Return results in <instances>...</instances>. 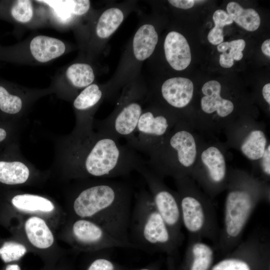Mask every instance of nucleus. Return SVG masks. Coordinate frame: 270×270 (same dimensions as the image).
<instances>
[{
	"instance_id": "a878e982",
	"label": "nucleus",
	"mask_w": 270,
	"mask_h": 270,
	"mask_svg": "<svg viewBox=\"0 0 270 270\" xmlns=\"http://www.w3.org/2000/svg\"><path fill=\"white\" fill-rule=\"evenodd\" d=\"M26 252V247L18 243L5 242L0 248V257L5 262L17 260Z\"/></svg>"
},
{
	"instance_id": "7ed1b4c3",
	"label": "nucleus",
	"mask_w": 270,
	"mask_h": 270,
	"mask_svg": "<svg viewBox=\"0 0 270 270\" xmlns=\"http://www.w3.org/2000/svg\"><path fill=\"white\" fill-rule=\"evenodd\" d=\"M202 133L186 120H180L148 154L146 165L162 178L190 176L196 164Z\"/></svg>"
},
{
	"instance_id": "4be33fe9",
	"label": "nucleus",
	"mask_w": 270,
	"mask_h": 270,
	"mask_svg": "<svg viewBox=\"0 0 270 270\" xmlns=\"http://www.w3.org/2000/svg\"><path fill=\"white\" fill-rule=\"evenodd\" d=\"M66 76L74 86L80 88L90 86L94 79L92 68L84 63L70 66L66 70Z\"/></svg>"
},
{
	"instance_id": "f257e3e1",
	"label": "nucleus",
	"mask_w": 270,
	"mask_h": 270,
	"mask_svg": "<svg viewBox=\"0 0 270 270\" xmlns=\"http://www.w3.org/2000/svg\"><path fill=\"white\" fill-rule=\"evenodd\" d=\"M132 196L126 183L103 178L81 190L74 200L73 209L78 218L95 222L117 240L136 248L128 236Z\"/></svg>"
},
{
	"instance_id": "5701e85b",
	"label": "nucleus",
	"mask_w": 270,
	"mask_h": 270,
	"mask_svg": "<svg viewBox=\"0 0 270 270\" xmlns=\"http://www.w3.org/2000/svg\"><path fill=\"white\" fill-rule=\"evenodd\" d=\"M102 91L97 84H90L76 98L74 106L78 110H86L96 105L102 98Z\"/></svg>"
},
{
	"instance_id": "f03ea898",
	"label": "nucleus",
	"mask_w": 270,
	"mask_h": 270,
	"mask_svg": "<svg viewBox=\"0 0 270 270\" xmlns=\"http://www.w3.org/2000/svg\"><path fill=\"white\" fill-rule=\"evenodd\" d=\"M223 226L215 248L231 252L242 241L252 214L262 202L270 203L268 182L246 171L230 168L226 190Z\"/></svg>"
},
{
	"instance_id": "f3484780",
	"label": "nucleus",
	"mask_w": 270,
	"mask_h": 270,
	"mask_svg": "<svg viewBox=\"0 0 270 270\" xmlns=\"http://www.w3.org/2000/svg\"><path fill=\"white\" fill-rule=\"evenodd\" d=\"M226 10L233 22L248 31H255L260 26V16L254 9L244 8L238 2H230Z\"/></svg>"
},
{
	"instance_id": "c85d7f7f",
	"label": "nucleus",
	"mask_w": 270,
	"mask_h": 270,
	"mask_svg": "<svg viewBox=\"0 0 270 270\" xmlns=\"http://www.w3.org/2000/svg\"><path fill=\"white\" fill-rule=\"evenodd\" d=\"M45 3L54 9L60 18L66 20L70 16V0H38Z\"/></svg>"
},
{
	"instance_id": "2f4dec72",
	"label": "nucleus",
	"mask_w": 270,
	"mask_h": 270,
	"mask_svg": "<svg viewBox=\"0 0 270 270\" xmlns=\"http://www.w3.org/2000/svg\"><path fill=\"white\" fill-rule=\"evenodd\" d=\"M168 2L174 6L184 10L192 8L196 0H169Z\"/></svg>"
},
{
	"instance_id": "6e6552de",
	"label": "nucleus",
	"mask_w": 270,
	"mask_h": 270,
	"mask_svg": "<svg viewBox=\"0 0 270 270\" xmlns=\"http://www.w3.org/2000/svg\"><path fill=\"white\" fill-rule=\"evenodd\" d=\"M252 116H244L234 122L224 132L228 148L239 150L255 164L262 156L270 143L264 123Z\"/></svg>"
},
{
	"instance_id": "e433bc0d",
	"label": "nucleus",
	"mask_w": 270,
	"mask_h": 270,
	"mask_svg": "<svg viewBox=\"0 0 270 270\" xmlns=\"http://www.w3.org/2000/svg\"><path fill=\"white\" fill-rule=\"evenodd\" d=\"M140 270H151L148 269V268H142V269H140Z\"/></svg>"
},
{
	"instance_id": "72a5a7b5",
	"label": "nucleus",
	"mask_w": 270,
	"mask_h": 270,
	"mask_svg": "<svg viewBox=\"0 0 270 270\" xmlns=\"http://www.w3.org/2000/svg\"><path fill=\"white\" fill-rule=\"evenodd\" d=\"M261 49L262 53L268 57H270V40L267 39L262 44Z\"/></svg>"
},
{
	"instance_id": "dca6fc26",
	"label": "nucleus",
	"mask_w": 270,
	"mask_h": 270,
	"mask_svg": "<svg viewBox=\"0 0 270 270\" xmlns=\"http://www.w3.org/2000/svg\"><path fill=\"white\" fill-rule=\"evenodd\" d=\"M25 230L29 241L36 247L46 248L54 242V236L46 222L42 219L32 216L25 224Z\"/></svg>"
},
{
	"instance_id": "423d86ee",
	"label": "nucleus",
	"mask_w": 270,
	"mask_h": 270,
	"mask_svg": "<svg viewBox=\"0 0 270 270\" xmlns=\"http://www.w3.org/2000/svg\"><path fill=\"white\" fill-rule=\"evenodd\" d=\"M203 134L190 177L212 200L226 190L228 177V146L216 136Z\"/></svg>"
},
{
	"instance_id": "393cba45",
	"label": "nucleus",
	"mask_w": 270,
	"mask_h": 270,
	"mask_svg": "<svg viewBox=\"0 0 270 270\" xmlns=\"http://www.w3.org/2000/svg\"><path fill=\"white\" fill-rule=\"evenodd\" d=\"M22 107L21 99L10 94L3 86H0V110L8 114L18 113Z\"/></svg>"
},
{
	"instance_id": "f8f14e48",
	"label": "nucleus",
	"mask_w": 270,
	"mask_h": 270,
	"mask_svg": "<svg viewBox=\"0 0 270 270\" xmlns=\"http://www.w3.org/2000/svg\"><path fill=\"white\" fill-rule=\"evenodd\" d=\"M166 60L176 70L186 69L192 60L190 48L186 38L181 34L172 31L166 36L164 42Z\"/></svg>"
},
{
	"instance_id": "9b49d317",
	"label": "nucleus",
	"mask_w": 270,
	"mask_h": 270,
	"mask_svg": "<svg viewBox=\"0 0 270 270\" xmlns=\"http://www.w3.org/2000/svg\"><path fill=\"white\" fill-rule=\"evenodd\" d=\"M160 92L162 99L168 106L180 110L187 107L192 102L194 86L188 78H172L163 82Z\"/></svg>"
},
{
	"instance_id": "bb28decb",
	"label": "nucleus",
	"mask_w": 270,
	"mask_h": 270,
	"mask_svg": "<svg viewBox=\"0 0 270 270\" xmlns=\"http://www.w3.org/2000/svg\"><path fill=\"white\" fill-rule=\"evenodd\" d=\"M14 18L20 22H29L33 14L32 2L28 0H18L16 2L11 9Z\"/></svg>"
},
{
	"instance_id": "412c9836",
	"label": "nucleus",
	"mask_w": 270,
	"mask_h": 270,
	"mask_svg": "<svg viewBox=\"0 0 270 270\" xmlns=\"http://www.w3.org/2000/svg\"><path fill=\"white\" fill-rule=\"evenodd\" d=\"M246 46V42L242 39H238L231 42H222L217 46L219 52L220 65L224 68H230L234 64V60H240L243 58L242 51Z\"/></svg>"
},
{
	"instance_id": "b1692460",
	"label": "nucleus",
	"mask_w": 270,
	"mask_h": 270,
	"mask_svg": "<svg viewBox=\"0 0 270 270\" xmlns=\"http://www.w3.org/2000/svg\"><path fill=\"white\" fill-rule=\"evenodd\" d=\"M212 19L214 26L209 32L208 40L210 44L218 45L224 40V27L232 24L233 20L228 12L222 10H216L213 14Z\"/></svg>"
},
{
	"instance_id": "473e14b6",
	"label": "nucleus",
	"mask_w": 270,
	"mask_h": 270,
	"mask_svg": "<svg viewBox=\"0 0 270 270\" xmlns=\"http://www.w3.org/2000/svg\"><path fill=\"white\" fill-rule=\"evenodd\" d=\"M262 95L264 99L270 106V84H266L262 89Z\"/></svg>"
},
{
	"instance_id": "9d476101",
	"label": "nucleus",
	"mask_w": 270,
	"mask_h": 270,
	"mask_svg": "<svg viewBox=\"0 0 270 270\" xmlns=\"http://www.w3.org/2000/svg\"><path fill=\"white\" fill-rule=\"evenodd\" d=\"M72 234L78 244L85 248H135L132 244L117 240L100 225L86 218H80L74 222Z\"/></svg>"
},
{
	"instance_id": "aec40b11",
	"label": "nucleus",
	"mask_w": 270,
	"mask_h": 270,
	"mask_svg": "<svg viewBox=\"0 0 270 270\" xmlns=\"http://www.w3.org/2000/svg\"><path fill=\"white\" fill-rule=\"evenodd\" d=\"M124 20L122 11L116 8L106 10L100 16L96 28L98 36L107 38L118 28Z\"/></svg>"
},
{
	"instance_id": "0eeeda50",
	"label": "nucleus",
	"mask_w": 270,
	"mask_h": 270,
	"mask_svg": "<svg viewBox=\"0 0 270 270\" xmlns=\"http://www.w3.org/2000/svg\"><path fill=\"white\" fill-rule=\"evenodd\" d=\"M143 177L149 189L154 204L174 237L181 245L184 239L178 194L168 187L146 164L136 170Z\"/></svg>"
},
{
	"instance_id": "ddd939ff",
	"label": "nucleus",
	"mask_w": 270,
	"mask_h": 270,
	"mask_svg": "<svg viewBox=\"0 0 270 270\" xmlns=\"http://www.w3.org/2000/svg\"><path fill=\"white\" fill-rule=\"evenodd\" d=\"M214 246L200 240H188L186 254L188 270H208L214 256Z\"/></svg>"
},
{
	"instance_id": "1a4fd4ad",
	"label": "nucleus",
	"mask_w": 270,
	"mask_h": 270,
	"mask_svg": "<svg viewBox=\"0 0 270 270\" xmlns=\"http://www.w3.org/2000/svg\"><path fill=\"white\" fill-rule=\"evenodd\" d=\"M162 110L155 108L143 110L134 138L128 146L148 154L180 120L172 112Z\"/></svg>"
},
{
	"instance_id": "7c9ffc66",
	"label": "nucleus",
	"mask_w": 270,
	"mask_h": 270,
	"mask_svg": "<svg viewBox=\"0 0 270 270\" xmlns=\"http://www.w3.org/2000/svg\"><path fill=\"white\" fill-rule=\"evenodd\" d=\"M72 14L82 15L86 13L90 7V1L88 0H70Z\"/></svg>"
},
{
	"instance_id": "4468645a",
	"label": "nucleus",
	"mask_w": 270,
	"mask_h": 270,
	"mask_svg": "<svg viewBox=\"0 0 270 270\" xmlns=\"http://www.w3.org/2000/svg\"><path fill=\"white\" fill-rule=\"evenodd\" d=\"M30 50L35 59L40 62H45L62 56L65 51L66 46L58 39L38 36L32 40Z\"/></svg>"
},
{
	"instance_id": "6ab92c4d",
	"label": "nucleus",
	"mask_w": 270,
	"mask_h": 270,
	"mask_svg": "<svg viewBox=\"0 0 270 270\" xmlns=\"http://www.w3.org/2000/svg\"><path fill=\"white\" fill-rule=\"evenodd\" d=\"M12 202L16 208L24 211L50 212L54 208L48 199L30 194L16 195L12 198Z\"/></svg>"
},
{
	"instance_id": "2eb2a0df",
	"label": "nucleus",
	"mask_w": 270,
	"mask_h": 270,
	"mask_svg": "<svg viewBox=\"0 0 270 270\" xmlns=\"http://www.w3.org/2000/svg\"><path fill=\"white\" fill-rule=\"evenodd\" d=\"M158 42V34L154 27L150 24L141 26L135 34L132 42L135 58L144 60L153 53Z\"/></svg>"
},
{
	"instance_id": "f704fd0d",
	"label": "nucleus",
	"mask_w": 270,
	"mask_h": 270,
	"mask_svg": "<svg viewBox=\"0 0 270 270\" xmlns=\"http://www.w3.org/2000/svg\"><path fill=\"white\" fill-rule=\"evenodd\" d=\"M8 132L3 127L0 126V143L6 139Z\"/></svg>"
},
{
	"instance_id": "20e7f679",
	"label": "nucleus",
	"mask_w": 270,
	"mask_h": 270,
	"mask_svg": "<svg viewBox=\"0 0 270 270\" xmlns=\"http://www.w3.org/2000/svg\"><path fill=\"white\" fill-rule=\"evenodd\" d=\"M128 236L136 248L172 254L180 246L156 208L149 192L144 188L134 194Z\"/></svg>"
},
{
	"instance_id": "39448f33",
	"label": "nucleus",
	"mask_w": 270,
	"mask_h": 270,
	"mask_svg": "<svg viewBox=\"0 0 270 270\" xmlns=\"http://www.w3.org/2000/svg\"><path fill=\"white\" fill-rule=\"evenodd\" d=\"M182 225L188 240L206 238L216 246L220 233L216 210L210 198L190 176L176 179Z\"/></svg>"
},
{
	"instance_id": "a211bd4d",
	"label": "nucleus",
	"mask_w": 270,
	"mask_h": 270,
	"mask_svg": "<svg viewBox=\"0 0 270 270\" xmlns=\"http://www.w3.org/2000/svg\"><path fill=\"white\" fill-rule=\"evenodd\" d=\"M29 170L18 161L0 160V182L14 185L26 182L29 176Z\"/></svg>"
},
{
	"instance_id": "c9c22d12",
	"label": "nucleus",
	"mask_w": 270,
	"mask_h": 270,
	"mask_svg": "<svg viewBox=\"0 0 270 270\" xmlns=\"http://www.w3.org/2000/svg\"><path fill=\"white\" fill-rule=\"evenodd\" d=\"M5 270H20V268L18 264H8Z\"/></svg>"
},
{
	"instance_id": "cd10ccee",
	"label": "nucleus",
	"mask_w": 270,
	"mask_h": 270,
	"mask_svg": "<svg viewBox=\"0 0 270 270\" xmlns=\"http://www.w3.org/2000/svg\"><path fill=\"white\" fill-rule=\"evenodd\" d=\"M256 170L252 174L269 183L270 179V144L267 146L262 157L253 166Z\"/></svg>"
},
{
	"instance_id": "c756f323",
	"label": "nucleus",
	"mask_w": 270,
	"mask_h": 270,
	"mask_svg": "<svg viewBox=\"0 0 270 270\" xmlns=\"http://www.w3.org/2000/svg\"><path fill=\"white\" fill-rule=\"evenodd\" d=\"M112 262L107 258H100L94 260L88 270H116Z\"/></svg>"
}]
</instances>
